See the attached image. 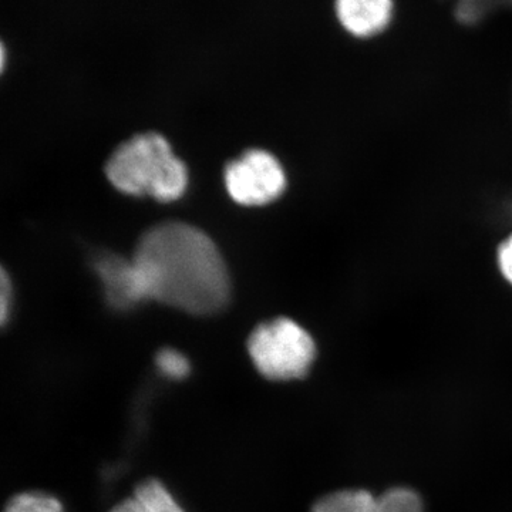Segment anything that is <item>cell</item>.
I'll list each match as a JSON object with an SVG mask.
<instances>
[{"instance_id": "6da1fadb", "label": "cell", "mask_w": 512, "mask_h": 512, "mask_svg": "<svg viewBox=\"0 0 512 512\" xmlns=\"http://www.w3.org/2000/svg\"><path fill=\"white\" fill-rule=\"evenodd\" d=\"M133 262L147 299L194 315H211L227 306V265L214 241L194 225L168 221L147 229Z\"/></svg>"}, {"instance_id": "7a4b0ae2", "label": "cell", "mask_w": 512, "mask_h": 512, "mask_svg": "<svg viewBox=\"0 0 512 512\" xmlns=\"http://www.w3.org/2000/svg\"><path fill=\"white\" fill-rule=\"evenodd\" d=\"M106 174L120 191L161 201L181 197L188 184L184 161L158 133L138 134L124 141L107 161Z\"/></svg>"}, {"instance_id": "3957f363", "label": "cell", "mask_w": 512, "mask_h": 512, "mask_svg": "<svg viewBox=\"0 0 512 512\" xmlns=\"http://www.w3.org/2000/svg\"><path fill=\"white\" fill-rule=\"evenodd\" d=\"M249 356L258 372L271 380L301 379L316 357L315 340L295 320L262 323L248 340Z\"/></svg>"}, {"instance_id": "277c9868", "label": "cell", "mask_w": 512, "mask_h": 512, "mask_svg": "<svg viewBox=\"0 0 512 512\" xmlns=\"http://www.w3.org/2000/svg\"><path fill=\"white\" fill-rule=\"evenodd\" d=\"M229 195L239 204L262 205L275 200L286 187L281 163L265 150H248L225 168Z\"/></svg>"}, {"instance_id": "5b68a950", "label": "cell", "mask_w": 512, "mask_h": 512, "mask_svg": "<svg viewBox=\"0 0 512 512\" xmlns=\"http://www.w3.org/2000/svg\"><path fill=\"white\" fill-rule=\"evenodd\" d=\"M94 266L103 282L107 301L114 308L130 309L147 299L133 259L127 261L120 255L101 254Z\"/></svg>"}, {"instance_id": "8992f818", "label": "cell", "mask_w": 512, "mask_h": 512, "mask_svg": "<svg viewBox=\"0 0 512 512\" xmlns=\"http://www.w3.org/2000/svg\"><path fill=\"white\" fill-rule=\"evenodd\" d=\"M336 12L348 32L367 37L387 28L393 16V3L390 0H339Z\"/></svg>"}, {"instance_id": "52a82bcc", "label": "cell", "mask_w": 512, "mask_h": 512, "mask_svg": "<svg viewBox=\"0 0 512 512\" xmlns=\"http://www.w3.org/2000/svg\"><path fill=\"white\" fill-rule=\"evenodd\" d=\"M110 512H185L160 481L138 485L133 497L121 501Z\"/></svg>"}, {"instance_id": "ba28073f", "label": "cell", "mask_w": 512, "mask_h": 512, "mask_svg": "<svg viewBox=\"0 0 512 512\" xmlns=\"http://www.w3.org/2000/svg\"><path fill=\"white\" fill-rule=\"evenodd\" d=\"M377 497L367 490H342L320 498L312 512H376Z\"/></svg>"}, {"instance_id": "9c48e42d", "label": "cell", "mask_w": 512, "mask_h": 512, "mask_svg": "<svg viewBox=\"0 0 512 512\" xmlns=\"http://www.w3.org/2000/svg\"><path fill=\"white\" fill-rule=\"evenodd\" d=\"M3 512H64L62 503L43 491H23L13 495Z\"/></svg>"}, {"instance_id": "30bf717a", "label": "cell", "mask_w": 512, "mask_h": 512, "mask_svg": "<svg viewBox=\"0 0 512 512\" xmlns=\"http://www.w3.org/2000/svg\"><path fill=\"white\" fill-rule=\"evenodd\" d=\"M157 367L164 376L181 380L190 375L191 365L183 353L175 349L161 350L157 355Z\"/></svg>"}, {"instance_id": "8fae6325", "label": "cell", "mask_w": 512, "mask_h": 512, "mask_svg": "<svg viewBox=\"0 0 512 512\" xmlns=\"http://www.w3.org/2000/svg\"><path fill=\"white\" fill-rule=\"evenodd\" d=\"M13 285L8 271L0 265V328L8 323L12 312Z\"/></svg>"}, {"instance_id": "7c38bea8", "label": "cell", "mask_w": 512, "mask_h": 512, "mask_svg": "<svg viewBox=\"0 0 512 512\" xmlns=\"http://www.w3.org/2000/svg\"><path fill=\"white\" fill-rule=\"evenodd\" d=\"M376 512H419L410 501L400 497L377 498Z\"/></svg>"}, {"instance_id": "4fadbf2b", "label": "cell", "mask_w": 512, "mask_h": 512, "mask_svg": "<svg viewBox=\"0 0 512 512\" xmlns=\"http://www.w3.org/2000/svg\"><path fill=\"white\" fill-rule=\"evenodd\" d=\"M497 259L505 281L512 285V235L498 248Z\"/></svg>"}, {"instance_id": "5bb4252c", "label": "cell", "mask_w": 512, "mask_h": 512, "mask_svg": "<svg viewBox=\"0 0 512 512\" xmlns=\"http://www.w3.org/2000/svg\"><path fill=\"white\" fill-rule=\"evenodd\" d=\"M6 62V50L5 46H3V43L0 42V72H2L3 67H5Z\"/></svg>"}]
</instances>
